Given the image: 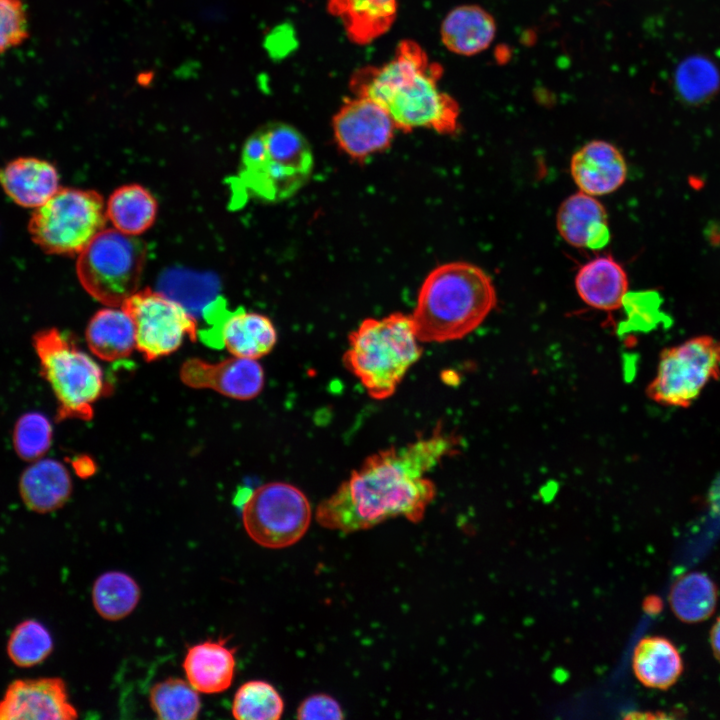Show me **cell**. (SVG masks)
Returning a JSON list of instances; mask_svg holds the SVG:
<instances>
[{
	"mask_svg": "<svg viewBox=\"0 0 720 720\" xmlns=\"http://www.w3.org/2000/svg\"><path fill=\"white\" fill-rule=\"evenodd\" d=\"M458 444L455 436L437 427L428 437L368 456L318 504L316 521L343 533L367 530L396 517L420 522L436 496V486L426 474L455 454Z\"/></svg>",
	"mask_w": 720,
	"mask_h": 720,
	"instance_id": "6da1fadb",
	"label": "cell"
},
{
	"mask_svg": "<svg viewBox=\"0 0 720 720\" xmlns=\"http://www.w3.org/2000/svg\"><path fill=\"white\" fill-rule=\"evenodd\" d=\"M442 74V66L430 61L420 44L406 39L399 42L388 62L354 71L349 87L353 95L383 107L397 130L429 129L455 135L460 129V107L439 88Z\"/></svg>",
	"mask_w": 720,
	"mask_h": 720,
	"instance_id": "7a4b0ae2",
	"label": "cell"
},
{
	"mask_svg": "<svg viewBox=\"0 0 720 720\" xmlns=\"http://www.w3.org/2000/svg\"><path fill=\"white\" fill-rule=\"evenodd\" d=\"M496 304V288L485 270L452 261L436 266L424 278L411 317L421 343H444L473 332Z\"/></svg>",
	"mask_w": 720,
	"mask_h": 720,
	"instance_id": "3957f363",
	"label": "cell"
},
{
	"mask_svg": "<svg viewBox=\"0 0 720 720\" xmlns=\"http://www.w3.org/2000/svg\"><path fill=\"white\" fill-rule=\"evenodd\" d=\"M345 368L376 400L391 397L422 355L411 314L366 318L348 337Z\"/></svg>",
	"mask_w": 720,
	"mask_h": 720,
	"instance_id": "277c9868",
	"label": "cell"
},
{
	"mask_svg": "<svg viewBox=\"0 0 720 720\" xmlns=\"http://www.w3.org/2000/svg\"><path fill=\"white\" fill-rule=\"evenodd\" d=\"M313 164L306 137L290 124L271 122L245 141L238 178L251 195L270 202L282 201L307 183Z\"/></svg>",
	"mask_w": 720,
	"mask_h": 720,
	"instance_id": "5b68a950",
	"label": "cell"
},
{
	"mask_svg": "<svg viewBox=\"0 0 720 720\" xmlns=\"http://www.w3.org/2000/svg\"><path fill=\"white\" fill-rule=\"evenodd\" d=\"M32 343L41 376L57 400V419L90 420L93 405L108 393L99 364L57 328L38 331Z\"/></svg>",
	"mask_w": 720,
	"mask_h": 720,
	"instance_id": "8992f818",
	"label": "cell"
},
{
	"mask_svg": "<svg viewBox=\"0 0 720 720\" xmlns=\"http://www.w3.org/2000/svg\"><path fill=\"white\" fill-rule=\"evenodd\" d=\"M147 251L137 236L105 228L78 254V280L98 302L120 307L139 290Z\"/></svg>",
	"mask_w": 720,
	"mask_h": 720,
	"instance_id": "52a82bcc",
	"label": "cell"
},
{
	"mask_svg": "<svg viewBox=\"0 0 720 720\" xmlns=\"http://www.w3.org/2000/svg\"><path fill=\"white\" fill-rule=\"evenodd\" d=\"M107 221L106 204L98 192L60 187L33 210L28 231L47 254L78 255L105 229Z\"/></svg>",
	"mask_w": 720,
	"mask_h": 720,
	"instance_id": "ba28073f",
	"label": "cell"
},
{
	"mask_svg": "<svg viewBox=\"0 0 720 720\" xmlns=\"http://www.w3.org/2000/svg\"><path fill=\"white\" fill-rule=\"evenodd\" d=\"M720 377V340L701 335L665 348L647 396L663 406L687 408Z\"/></svg>",
	"mask_w": 720,
	"mask_h": 720,
	"instance_id": "9c48e42d",
	"label": "cell"
},
{
	"mask_svg": "<svg viewBox=\"0 0 720 720\" xmlns=\"http://www.w3.org/2000/svg\"><path fill=\"white\" fill-rule=\"evenodd\" d=\"M312 509L296 486L269 482L253 490L242 505V522L258 545L282 549L297 543L307 532Z\"/></svg>",
	"mask_w": 720,
	"mask_h": 720,
	"instance_id": "30bf717a",
	"label": "cell"
},
{
	"mask_svg": "<svg viewBox=\"0 0 720 720\" xmlns=\"http://www.w3.org/2000/svg\"><path fill=\"white\" fill-rule=\"evenodd\" d=\"M121 307L136 329V348L147 361L170 355L186 336H198L195 317L167 294L145 288L136 291Z\"/></svg>",
	"mask_w": 720,
	"mask_h": 720,
	"instance_id": "8fae6325",
	"label": "cell"
},
{
	"mask_svg": "<svg viewBox=\"0 0 720 720\" xmlns=\"http://www.w3.org/2000/svg\"><path fill=\"white\" fill-rule=\"evenodd\" d=\"M337 147L350 159L364 162L386 151L397 130L388 112L373 100L345 98L332 118Z\"/></svg>",
	"mask_w": 720,
	"mask_h": 720,
	"instance_id": "7c38bea8",
	"label": "cell"
},
{
	"mask_svg": "<svg viewBox=\"0 0 720 720\" xmlns=\"http://www.w3.org/2000/svg\"><path fill=\"white\" fill-rule=\"evenodd\" d=\"M77 717L66 683L59 677L14 680L0 700V720H71Z\"/></svg>",
	"mask_w": 720,
	"mask_h": 720,
	"instance_id": "4fadbf2b",
	"label": "cell"
},
{
	"mask_svg": "<svg viewBox=\"0 0 720 720\" xmlns=\"http://www.w3.org/2000/svg\"><path fill=\"white\" fill-rule=\"evenodd\" d=\"M180 379L194 389H211L237 400L257 397L265 382L262 366L255 359L231 357L210 363L187 359L180 368Z\"/></svg>",
	"mask_w": 720,
	"mask_h": 720,
	"instance_id": "5bb4252c",
	"label": "cell"
},
{
	"mask_svg": "<svg viewBox=\"0 0 720 720\" xmlns=\"http://www.w3.org/2000/svg\"><path fill=\"white\" fill-rule=\"evenodd\" d=\"M570 173L579 191L596 197L610 194L624 184L627 164L616 146L593 140L572 155Z\"/></svg>",
	"mask_w": 720,
	"mask_h": 720,
	"instance_id": "9a60e30c",
	"label": "cell"
},
{
	"mask_svg": "<svg viewBox=\"0 0 720 720\" xmlns=\"http://www.w3.org/2000/svg\"><path fill=\"white\" fill-rule=\"evenodd\" d=\"M556 227L560 236L576 248L599 250L608 245L611 237L604 205L581 191L561 203Z\"/></svg>",
	"mask_w": 720,
	"mask_h": 720,
	"instance_id": "2e32d148",
	"label": "cell"
},
{
	"mask_svg": "<svg viewBox=\"0 0 720 720\" xmlns=\"http://www.w3.org/2000/svg\"><path fill=\"white\" fill-rule=\"evenodd\" d=\"M227 643L225 637L207 639L187 649L182 667L187 681L199 693H221L233 683L236 648Z\"/></svg>",
	"mask_w": 720,
	"mask_h": 720,
	"instance_id": "e0dca14e",
	"label": "cell"
},
{
	"mask_svg": "<svg viewBox=\"0 0 720 720\" xmlns=\"http://www.w3.org/2000/svg\"><path fill=\"white\" fill-rule=\"evenodd\" d=\"M56 167L36 157L16 158L0 168V186L17 205L36 209L60 188Z\"/></svg>",
	"mask_w": 720,
	"mask_h": 720,
	"instance_id": "ac0fdd59",
	"label": "cell"
},
{
	"mask_svg": "<svg viewBox=\"0 0 720 720\" xmlns=\"http://www.w3.org/2000/svg\"><path fill=\"white\" fill-rule=\"evenodd\" d=\"M575 288L590 307L602 311L619 309L628 294L625 269L611 255L596 257L584 263L575 276Z\"/></svg>",
	"mask_w": 720,
	"mask_h": 720,
	"instance_id": "d6986e66",
	"label": "cell"
},
{
	"mask_svg": "<svg viewBox=\"0 0 720 720\" xmlns=\"http://www.w3.org/2000/svg\"><path fill=\"white\" fill-rule=\"evenodd\" d=\"M497 31L494 17L483 7L465 4L451 9L441 22L440 37L450 52L474 56L486 50Z\"/></svg>",
	"mask_w": 720,
	"mask_h": 720,
	"instance_id": "ffe728a7",
	"label": "cell"
},
{
	"mask_svg": "<svg viewBox=\"0 0 720 720\" xmlns=\"http://www.w3.org/2000/svg\"><path fill=\"white\" fill-rule=\"evenodd\" d=\"M72 480L67 468L57 460L40 458L21 474L19 493L25 506L36 513L61 508L70 498Z\"/></svg>",
	"mask_w": 720,
	"mask_h": 720,
	"instance_id": "44dd1931",
	"label": "cell"
},
{
	"mask_svg": "<svg viewBox=\"0 0 720 720\" xmlns=\"http://www.w3.org/2000/svg\"><path fill=\"white\" fill-rule=\"evenodd\" d=\"M328 12L342 24L355 44L366 45L392 27L398 12L397 0H327Z\"/></svg>",
	"mask_w": 720,
	"mask_h": 720,
	"instance_id": "7402d4cb",
	"label": "cell"
},
{
	"mask_svg": "<svg viewBox=\"0 0 720 720\" xmlns=\"http://www.w3.org/2000/svg\"><path fill=\"white\" fill-rule=\"evenodd\" d=\"M221 344L235 357L259 359L274 348L277 332L266 315L239 308L220 322Z\"/></svg>",
	"mask_w": 720,
	"mask_h": 720,
	"instance_id": "603a6c76",
	"label": "cell"
},
{
	"mask_svg": "<svg viewBox=\"0 0 720 720\" xmlns=\"http://www.w3.org/2000/svg\"><path fill=\"white\" fill-rule=\"evenodd\" d=\"M85 338L90 351L105 361L126 358L136 348L135 324L121 306L98 310L87 325Z\"/></svg>",
	"mask_w": 720,
	"mask_h": 720,
	"instance_id": "cb8c5ba5",
	"label": "cell"
},
{
	"mask_svg": "<svg viewBox=\"0 0 720 720\" xmlns=\"http://www.w3.org/2000/svg\"><path fill=\"white\" fill-rule=\"evenodd\" d=\"M632 669L645 687L666 690L683 672V660L676 646L667 638L647 636L635 646Z\"/></svg>",
	"mask_w": 720,
	"mask_h": 720,
	"instance_id": "d4e9b609",
	"label": "cell"
},
{
	"mask_svg": "<svg viewBox=\"0 0 720 720\" xmlns=\"http://www.w3.org/2000/svg\"><path fill=\"white\" fill-rule=\"evenodd\" d=\"M158 204L151 192L139 184L118 187L106 203L107 219L127 235L138 236L155 222Z\"/></svg>",
	"mask_w": 720,
	"mask_h": 720,
	"instance_id": "484cf974",
	"label": "cell"
},
{
	"mask_svg": "<svg viewBox=\"0 0 720 720\" xmlns=\"http://www.w3.org/2000/svg\"><path fill=\"white\" fill-rule=\"evenodd\" d=\"M718 590L712 579L702 572L680 576L672 585L669 603L675 616L685 623L708 619L715 611Z\"/></svg>",
	"mask_w": 720,
	"mask_h": 720,
	"instance_id": "4316f807",
	"label": "cell"
},
{
	"mask_svg": "<svg viewBox=\"0 0 720 720\" xmlns=\"http://www.w3.org/2000/svg\"><path fill=\"white\" fill-rule=\"evenodd\" d=\"M141 598L136 580L122 571H107L99 575L92 587V603L105 620L119 621L130 615Z\"/></svg>",
	"mask_w": 720,
	"mask_h": 720,
	"instance_id": "83f0119b",
	"label": "cell"
},
{
	"mask_svg": "<svg viewBox=\"0 0 720 720\" xmlns=\"http://www.w3.org/2000/svg\"><path fill=\"white\" fill-rule=\"evenodd\" d=\"M199 692L179 677L156 682L149 690V704L162 720H194L201 710Z\"/></svg>",
	"mask_w": 720,
	"mask_h": 720,
	"instance_id": "f1b7e54d",
	"label": "cell"
},
{
	"mask_svg": "<svg viewBox=\"0 0 720 720\" xmlns=\"http://www.w3.org/2000/svg\"><path fill=\"white\" fill-rule=\"evenodd\" d=\"M231 712L239 720H278L284 712V701L272 684L250 680L235 692Z\"/></svg>",
	"mask_w": 720,
	"mask_h": 720,
	"instance_id": "f546056e",
	"label": "cell"
},
{
	"mask_svg": "<svg viewBox=\"0 0 720 720\" xmlns=\"http://www.w3.org/2000/svg\"><path fill=\"white\" fill-rule=\"evenodd\" d=\"M53 638L39 621L28 619L19 623L7 642V654L19 667L29 668L42 663L52 652Z\"/></svg>",
	"mask_w": 720,
	"mask_h": 720,
	"instance_id": "4dcf8cb0",
	"label": "cell"
},
{
	"mask_svg": "<svg viewBox=\"0 0 720 720\" xmlns=\"http://www.w3.org/2000/svg\"><path fill=\"white\" fill-rule=\"evenodd\" d=\"M53 430L48 418L40 412H28L18 418L13 430V446L18 457L36 461L50 449Z\"/></svg>",
	"mask_w": 720,
	"mask_h": 720,
	"instance_id": "1f68e13d",
	"label": "cell"
},
{
	"mask_svg": "<svg viewBox=\"0 0 720 720\" xmlns=\"http://www.w3.org/2000/svg\"><path fill=\"white\" fill-rule=\"evenodd\" d=\"M29 37L28 15L22 0H0V54Z\"/></svg>",
	"mask_w": 720,
	"mask_h": 720,
	"instance_id": "d6a6232c",
	"label": "cell"
},
{
	"mask_svg": "<svg viewBox=\"0 0 720 720\" xmlns=\"http://www.w3.org/2000/svg\"><path fill=\"white\" fill-rule=\"evenodd\" d=\"M301 720H340L344 718L339 702L332 696L319 693L305 698L297 708Z\"/></svg>",
	"mask_w": 720,
	"mask_h": 720,
	"instance_id": "836d02e7",
	"label": "cell"
},
{
	"mask_svg": "<svg viewBox=\"0 0 720 720\" xmlns=\"http://www.w3.org/2000/svg\"><path fill=\"white\" fill-rule=\"evenodd\" d=\"M710 642L715 658L720 662V617L717 618L710 632Z\"/></svg>",
	"mask_w": 720,
	"mask_h": 720,
	"instance_id": "e575fe53",
	"label": "cell"
},
{
	"mask_svg": "<svg viewBox=\"0 0 720 720\" xmlns=\"http://www.w3.org/2000/svg\"><path fill=\"white\" fill-rule=\"evenodd\" d=\"M92 464L88 463V460L85 458H79L76 461H74V467L77 471V474L82 477L89 476L92 472L89 470V466Z\"/></svg>",
	"mask_w": 720,
	"mask_h": 720,
	"instance_id": "d590c367",
	"label": "cell"
}]
</instances>
